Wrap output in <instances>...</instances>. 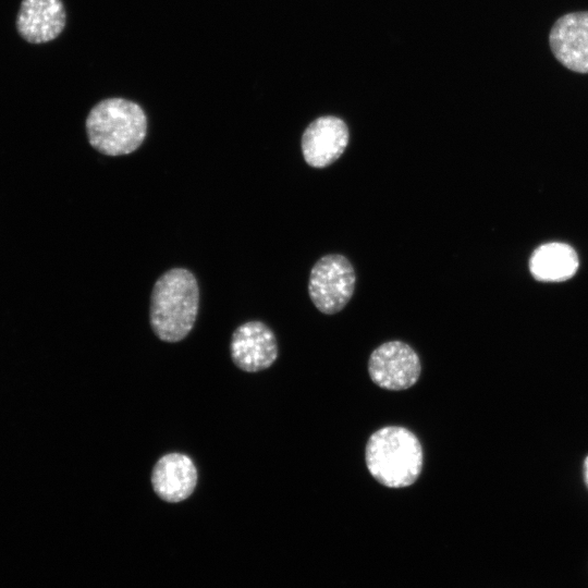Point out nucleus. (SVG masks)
I'll return each instance as SVG.
<instances>
[{
    "instance_id": "1a4fd4ad",
    "label": "nucleus",
    "mask_w": 588,
    "mask_h": 588,
    "mask_svg": "<svg viewBox=\"0 0 588 588\" xmlns=\"http://www.w3.org/2000/svg\"><path fill=\"white\" fill-rule=\"evenodd\" d=\"M65 22L62 0H22L15 27L25 41L38 45L54 40L63 32Z\"/></svg>"
},
{
    "instance_id": "f03ea898",
    "label": "nucleus",
    "mask_w": 588,
    "mask_h": 588,
    "mask_svg": "<svg viewBox=\"0 0 588 588\" xmlns=\"http://www.w3.org/2000/svg\"><path fill=\"white\" fill-rule=\"evenodd\" d=\"M199 304L195 275L187 269L173 268L155 283L149 319L155 334L166 342H179L193 329Z\"/></svg>"
},
{
    "instance_id": "7ed1b4c3",
    "label": "nucleus",
    "mask_w": 588,
    "mask_h": 588,
    "mask_svg": "<svg viewBox=\"0 0 588 588\" xmlns=\"http://www.w3.org/2000/svg\"><path fill=\"white\" fill-rule=\"evenodd\" d=\"M85 126L93 148L102 155L122 156L135 151L143 144L147 117L143 108L132 100L107 98L91 108Z\"/></svg>"
},
{
    "instance_id": "423d86ee",
    "label": "nucleus",
    "mask_w": 588,
    "mask_h": 588,
    "mask_svg": "<svg viewBox=\"0 0 588 588\" xmlns=\"http://www.w3.org/2000/svg\"><path fill=\"white\" fill-rule=\"evenodd\" d=\"M348 140L350 131L342 119L334 115L319 117L309 123L302 135L303 157L313 168H326L341 157Z\"/></svg>"
},
{
    "instance_id": "20e7f679",
    "label": "nucleus",
    "mask_w": 588,
    "mask_h": 588,
    "mask_svg": "<svg viewBox=\"0 0 588 588\" xmlns=\"http://www.w3.org/2000/svg\"><path fill=\"white\" fill-rule=\"evenodd\" d=\"M356 274L351 261L340 254H328L313 266L308 293L315 307L326 315L341 311L353 296Z\"/></svg>"
},
{
    "instance_id": "6e6552de",
    "label": "nucleus",
    "mask_w": 588,
    "mask_h": 588,
    "mask_svg": "<svg viewBox=\"0 0 588 588\" xmlns=\"http://www.w3.org/2000/svg\"><path fill=\"white\" fill-rule=\"evenodd\" d=\"M549 44L553 56L565 68L588 73V11L558 19L550 30Z\"/></svg>"
},
{
    "instance_id": "9d476101",
    "label": "nucleus",
    "mask_w": 588,
    "mask_h": 588,
    "mask_svg": "<svg viewBox=\"0 0 588 588\" xmlns=\"http://www.w3.org/2000/svg\"><path fill=\"white\" fill-rule=\"evenodd\" d=\"M151 485L157 495L171 503L187 499L197 485V469L185 454L169 453L154 466Z\"/></svg>"
},
{
    "instance_id": "0eeeda50",
    "label": "nucleus",
    "mask_w": 588,
    "mask_h": 588,
    "mask_svg": "<svg viewBox=\"0 0 588 588\" xmlns=\"http://www.w3.org/2000/svg\"><path fill=\"white\" fill-rule=\"evenodd\" d=\"M230 347L233 363L247 372L267 369L278 357L275 335L261 321H248L237 327Z\"/></svg>"
},
{
    "instance_id": "f257e3e1",
    "label": "nucleus",
    "mask_w": 588,
    "mask_h": 588,
    "mask_svg": "<svg viewBox=\"0 0 588 588\" xmlns=\"http://www.w3.org/2000/svg\"><path fill=\"white\" fill-rule=\"evenodd\" d=\"M365 463L376 481L388 488H405L419 478L424 465L417 436L402 426L376 430L365 448Z\"/></svg>"
},
{
    "instance_id": "9b49d317",
    "label": "nucleus",
    "mask_w": 588,
    "mask_h": 588,
    "mask_svg": "<svg viewBox=\"0 0 588 588\" xmlns=\"http://www.w3.org/2000/svg\"><path fill=\"white\" fill-rule=\"evenodd\" d=\"M575 249L565 243L551 242L540 245L529 259L531 275L542 282H562L571 279L578 269Z\"/></svg>"
},
{
    "instance_id": "f8f14e48",
    "label": "nucleus",
    "mask_w": 588,
    "mask_h": 588,
    "mask_svg": "<svg viewBox=\"0 0 588 588\" xmlns=\"http://www.w3.org/2000/svg\"><path fill=\"white\" fill-rule=\"evenodd\" d=\"M584 476H585L586 485L588 487V456L586 457L584 462Z\"/></svg>"
},
{
    "instance_id": "39448f33",
    "label": "nucleus",
    "mask_w": 588,
    "mask_h": 588,
    "mask_svg": "<svg viewBox=\"0 0 588 588\" xmlns=\"http://www.w3.org/2000/svg\"><path fill=\"white\" fill-rule=\"evenodd\" d=\"M369 377L379 388L402 391L413 387L421 373V363L414 348L402 341L379 345L368 359Z\"/></svg>"
}]
</instances>
